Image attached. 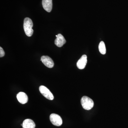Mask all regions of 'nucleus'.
<instances>
[{
  "mask_svg": "<svg viewBox=\"0 0 128 128\" xmlns=\"http://www.w3.org/2000/svg\"><path fill=\"white\" fill-rule=\"evenodd\" d=\"M50 122L54 126H60L62 124V120L59 115L55 114H52L50 115Z\"/></svg>",
  "mask_w": 128,
  "mask_h": 128,
  "instance_id": "nucleus-4",
  "label": "nucleus"
},
{
  "mask_svg": "<svg viewBox=\"0 0 128 128\" xmlns=\"http://www.w3.org/2000/svg\"><path fill=\"white\" fill-rule=\"evenodd\" d=\"M57 38L54 41V44L57 47H62L66 42V40L64 36L61 34H58L57 35Z\"/></svg>",
  "mask_w": 128,
  "mask_h": 128,
  "instance_id": "nucleus-8",
  "label": "nucleus"
},
{
  "mask_svg": "<svg viewBox=\"0 0 128 128\" xmlns=\"http://www.w3.org/2000/svg\"><path fill=\"white\" fill-rule=\"evenodd\" d=\"M16 97L19 102L22 104H25L28 102V96L24 92H19L17 95Z\"/></svg>",
  "mask_w": 128,
  "mask_h": 128,
  "instance_id": "nucleus-9",
  "label": "nucleus"
},
{
  "mask_svg": "<svg viewBox=\"0 0 128 128\" xmlns=\"http://www.w3.org/2000/svg\"><path fill=\"white\" fill-rule=\"evenodd\" d=\"M87 56L84 54L82 55L80 58L78 60L76 64V66L80 70L84 68L87 64Z\"/></svg>",
  "mask_w": 128,
  "mask_h": 128,
  "instance_id": "nucleus-6",
  "label": "nucleus"
},
{
  "mask_svg": "<svg viewBox=\"0 0 128 128\" xmlns=\"http://www.w3.org/2000/svg\"><path fill=\"white\" fill-rule=\"evenodd\" d=\"M41 60L43 64L49 68H52L54 67V63L53 60L48 56H42Z\"/></svg>",
  "mask_w": 128,
  "mask_h": 128,
  "instance_id": "nucleus-5",
  "label": "nucleus"
},
{
  "mask_svg": "<svg viewBox=\"0 0 128 128\" xmlns=\"http://www.w3.org/2000/svg\"><path fill=\"white\" fill-rule=\"evenodd\" d=\"M23 26L26 35L28 37L31 36L33 34L34 30L32 29L33 24L30 18H26L24 19Z\"/></svg>",
  "mask_w": 128,
  "mask_h": 128,
  "instance_id": "nucleus-1",
  "label": "nucleus"
},
{
  "mask_svg": "<svg viewBox=\"0 0 128 128\" xmlns=\"http://www.w3.org/2000/svg\"><path fill=\"white\" fill-rule=\"evenodd\" d=\"M39 90L41 94L47 99L53 100L54 99V96L52 92L46 86H40Z\"/></svg>",
  "mask_w": 128,
  "mask_h": 128,
  "instance_id": "nucleus-3",
  "label": "nucleus"
},
{
  "mask_svg": "<svg viewBox=\"0 0 128 128\" xmlns=\"http://www.w3.org/2000/svg\"><path fill=\"white\" fill-rule=\"evenodd\" d=\"M81 103L82 108L85 110H91L94 106V103L93 100L86 96H84L82 98Z\"/></svg>",
  "mask_w": 128,
  "mask_h": 128,
  "instance_id": "nucleus-2",
  "label": "nucleus"
},
{
  "mask_svg": "<svg viewBox=\"0 0 128 128\" xmlns=\"http://www.w3.org/2000/svg\"><path fill=\"white\" fill-rule=\"evenodd\" d=\"M35 123L33 120L30 119H26L22 123L23 128H34Z\"/></svg>",
  "mask_w": 128,
  "mask_h": 128,
  "instance_id": "nucleus-10",
  "label": "nucleus"
},
{
  "mask_svg": "<svg viewBox=\"0 0 128 128\" xmlns=\"http://www.w3.org/2000/svg\"><path fill=\"white\" fill-rule=\"evenodd\" d=\"M5 52L2 47H0V57H2L4 56Z\"/></svg>",
  "mask_w": 128,
  "mask_h": 128,
  "instance_id": "nucleus-12",
  "label": "nucleus"
},
{
  "mask_svg": "<svg viewBox=\"0 0 128 128\" xmlns=\"http://www.w3.org/2000/svg\"><path fill=\"white\" fill-rule=\"evenodd\" d=\"M42 5L44 9L48 12H50L52 8V0H42Z\"/></svg>",
  "mask_w": 128,
  "mask_h": 128,
  "instance_id": "nucleus-7",
  "label": "nucleus"
},
{
  "mask_svg": "<svg viewBox=\"0 0 128 128\" xmlns=\"http://www.w3.org/2000/svg\"><path fill=\"white\" fill-rule=\"evenodd\" d=\"M99 51L101 54H105L106 53V48L105 44L103 41H101L98 46Z\"/></svg>",
  "mask_w": 128,
  "mask_h": 128,
  "instance_id": "nucleus-11",
  "label": "nucleus"
}]
</instances>
